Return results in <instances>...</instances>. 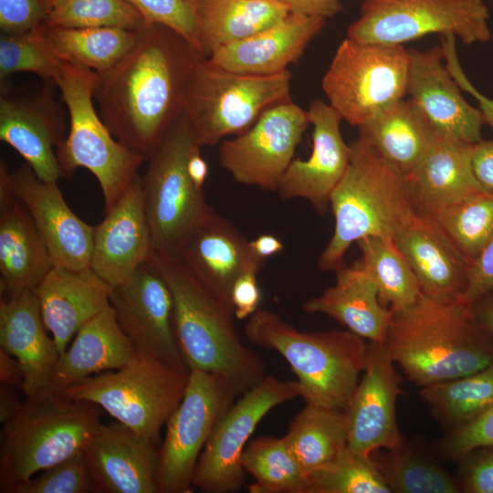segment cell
<instances>
[{"instance_id": "obj_1", "label": "cell", "mask_w": 493, "mask_h": 493, "mask_svg": "<svg viewBox=\"0 0 493 493\" xmlns=\"http://www.w3.org/2000/svg\"><path fill=\"white\" fill-rule=\"evenodd\" d=\"M203 58L173 29L142 27L121 59L95 72L93 99L114 138L147 161L184 112L187 84Z\"/></svg>"}, {"instance_id": "obj_2", "label": "cell", "mask_w": 493, "mask_h": 493, "mask_svg": "<svg viewBox=\"0 0 493 493\" xmlns=\"http://www.w3.org/2000/svg\"><path fill=\"white\" fill-rule=\"evenodd\" d=\"M150 261L170 288L174 334L187 369L222 374L242 394L257 385L267 366L241 340L233 308L177 257L154 250Z\"/></svg>"}, {"instance_id": "obj_3", "label": "cell", "mask_w": 493, "mask_h": 493, "mask_svg": "<svg viewBox=\"0 0 493 493\" xmlns=\"http://www.w3.org/2000/svg\"><path fill=\"white\" fill-rule=\"evenodd\" d=\"M383 345L407 379L421 388L493 363V343L471 320L467 304L423 292L411 307L393 311Z\"/></svg>"}, {"instance_id": "obj_4", "label": "cell", "mask_w": 493, "mask_h": 493, "mask_svg": "<svg viewBox=\"0 0 493 493\" xmlns=\"http://www.w3.org/2000/svg\"><path fill=\"white\" fill-rule=\"evenodd\" d=\"M348 167L330 197L333 234L318 259L321 271L341 266L350 246L367 236L394 235L416 213L406 177L358 138Z\"/></svg>"}, {"instance_id": "obj_5", "label": "cell", "mask_w": 493, "mask_h": 493, "mask_svg": "<svg viewBox=\"0 0 493 493\" xmlns=\"http://www.w3.org/2000/svg\"><path fill=\"white\" fill-rule=\"evenodd\" d=\"M255 346L289 364L306 404L346 411L366 362L368 342L350 330L301 331L279 314L257 309L244 326Z\"/></svg>"}, {"instance_id": "obj_6", "label": "cell", "mask_w": 493, "mask_h": 493, "mask_svg": "<svg viewBox=\"0 0 493 493\" xmlns=\"http://www.w3.org/2000/svg\"><path fill=\"white\" fill-rule=\"evenodd\" d=\"M100 415L96 404L69 400L52 389L26 396L3 425L0 492L12 493L37 473L82 452Z\"/></svg>"}, {"instance_id": "obj_7", "label": "cell", "mask_w": 493, "mask_h": 493, "mask_svg": "<svg viewBox=\"0 0 493 493\" xmlns=\"http://www.w3.org/2000/svg\"><path fill=\"white\" fill-rule=\"evenodd\" d=\"M95 72L63 62L56 85L69 114V131L56 151L63 178L86 168L97 179L109 211L146 161L118 142L93 104Z\"/></svg>"}, {"instance_id": "obj_8", "label": "cell", "mask_w": 493, "mask_h": 493, "mask_svg": "<svg viewBox=\"0 0 493 493\" xmlns=\"http://www.w3.org/2000/svg\"><path fill=\"white\" fill-rule=\"evenodd\" d=\"M200 147L183 112L147 160L142 187L157 252L175 257L190 233L214 211L189 173V160Z\"/></svg>"}, {"instance_id": "obj_9", "label": "cell", "mask_w": 493, "mask_h": 493, "mask_svg": "<svg viewBox=\"0 0 493 493\" xmlns=\"http://www.w3.org/2000/svg\"><path fill=\"white\" fill-rule=\"evenodd\" d=\"M291 73L249 75L203 58L187 84L184 112L199 145L213 146L247 131L268 109L291 100Z\"/></svg>"}, {"instance_id": "obj_10", "label": "cell", "mask_w": 493, "mask_h": 493, "mask_svg": "<svg viewBox=\"0 0 493 493\" xmlns=\"http://www.w3.org/2000/svg\"><path fill=\"white\" fill-rule=\"evenodd\" d=\"M189 371L136 355L123 367L84 378L61 394L96 404L118 422L157 444L184 394Z\"/></svg>"}, {"instance_id": "obj_11", "label": "cell", "mask_w": 493, "mask_h": 493, "mask_svg": "<svg viewBox=\"0 0 493 493\" xmlns=\"http://www.w3.org/2000/svg\"><path fill=\"white\" fill-rule=\"evenodd\" d=\"M409 53L403 46L345 38L321 82L329 104L360 126L407 94Z\"/></svg>"}, {"instance_id": "obj_12", "label": "cell", "mask_w": 493, "mask_h": 493, "mask_svg": "<svg viewBox=\"0 0 493 493\" xmlns=\"http://www.w3.org/2000/svg\"><path fill=\"white\" fill-rule=\"evenodd\" d=\"M489 13L483 0H364L347 37L403 46L422 37L453 35L465 45L491 38Z\"/></svg>"}, {"instance_id": "obj_13", "label": "cell", "mask_w": 493, "mask_h": 493, "mask_svg": "<svg viewBox=\"0 0 493 493\" xmlns=\"http://www.w3.org/2000/svg\"><path fill=\"white\" fill-rule=\"evenodd\" d=\"M242 394L224 375L189 371L184 394L166 422L159 449L160 493H188L194 470L220 418Z\"/></svg>"}, {"instance_id": "obj_14", "label": "cell", "mask_w": 493, "mask_h": 493, "mask_svg": "<svg viewBox=\"0 0 493 493\" xmlns=\"http://www.w3.org/2000/svg\"><path fill=\"white\" fill-rule=\"evenodd\" d=\"M301 397L298 381L267 375L242 394L220 418L198 459L193 488L205 493H233L245 485L240 458L260 420L274 407Z\"/></svg>"}, {"instance_id": "obj_15", "label": "cell", "mask_w": 493, "mask_h": 493, "mask_svg": "<svg viewBox=\"0 0 493 493\" xmlns=\"http://www.w3.org/2000/svg\"><path fill=\"white\" fill-rule=\"evenodd\" d=\"M0 83V140L24 158L39 179L58 182L63 177L56 151L67 135L56 84L16 85L9 79Z\"/></svg>"}, {"instance_id": "obj_16", "label": "cell", "mask_w": 493, "mask_h": 493, "mask_svg": "<svg viewBox=\"0 0 493 493\" xmlns=\"http://www.w3.org/2000/svg\"><path fill=\"white\" fill-rule=\"evenodd\" d=\"M309 123L308 110L292 100L271 107L247 131L221 142L220 164L238 184L278 192Z\"/></svg>"}, {"instance_id": "obj_17", "label": "cell", "mask_w": 493, "mask_h": 493, "mask_svg": "<svg viewBox=\"0 0 493 493\" xmlns=\"http://www.w3.org/2000/svg\"><path fill=\"white\" fill-rule=\"evenodd\" d=\"M110 304L137 355L189 371L174 334L170 288L150 260L128 281L112 288Z\"/></svg>"}, {"instance_id": "obj_18", "label": "cell", "mask_w": 493, "mask_h": 493, "mask_svg": "<svg viewBox=\"0 0 493 493\" xmlns=\"http://www.w3.org/2000/svg\"><path fill=\"white\" fill-rule=\"evenodd\" d=\"M393 363L383 343L368 341L364 374L346 410L348 447L355 454L370 457L404 440L395 414L397 398L404 392Z\"/></svg>"}, {"instance_id": "obj_19", "label": "cell", "mask_w": 493, "mask_h": 493, "mask_svg": "<svg viewBox=\"0 0 493 493\" xmlns=\"http://www.w3.org/2000/svg\"><path fill=\"white\" fill-rule=\"evenodd\" d=\"M83 456L93 493H160L157 444L121 422L100 423Z\"/></svg>"}, {"instance_id": "obj_20", "label": "cell", "mask_w": 493, "mask_h": 493, "mask_svg": "<svg viewBox=\"0 0 493 493\" xmlns=\"http://www.w3.org/2000/svg\"><path fill=\"white\" fill-rule=\"evenodd\" d=\"M17 196L28 209L54 266L72 270L90 267L94 226L68 205L58 182L39 179L26 163L10 172Z\"/></svg>"}, {"instance_id": "obj_21", "label": "cell", "mask_w": 493, "mask_h": 493, "mask_svg": "<svg viewBox=\"0 0 493 493\" xmlns=\"http://www.w3.org/2000/svg\"><path fill=\"white\" fill-rule=\"evenodd\" d=\"M154 244L146 216L142 176L94 226L90 268L112 288L128 281L148 262Z\"/></svg>"}, {"instance_id": "obj_22", "label": "cell", "mask_w": 493, "mask_h": 493, "mask_svg": "<svg viewBox=\"0 0 493 493\" xmlns=\"http://www.w3.org/2000/svg\"><path fill=\"white\" fill-rule=\"evenodd\" d=\"M307 110L313 126L311 154L307 160L291 162L278 194L285 201L305 199L323 215L330 205L331 192L348 167L351 150L341 132L343 119L334 108L314 99Z\"/></svg>"}, {"instance_id": "obj_23", "label": "cell", "mask_w": 493, "mask_h": 493, "mask_svg": "<svg viewBox=\"0 0 493 493\" xmlns=\"http://www.w3.org/2000/svg\"><path fill=\"white\" fill-rule=\"evenodd\" d=\"M175 257L232 308L235 282L245 274H257L266 261L229 220L215 211L190 233Z\"/></svg>"}, {"instance_id": "obj_24", "label": "cell", "mask_w": 493, "mask_h": 493, "mask_svg": "<svg viewBox=\"0 0 493 493\" xmlns=\"http://www.w3.org/2000/svg\"><path fill=\"white\" fill-rule=\"evenodd\" d=\"M407 94L434 128L466 143L482 140L480 110L468 103L449 72L441 47L408 49Z\"/></svg>"}, {"instance_id": "obj_25", "label": "cell", "mask_w": 493, "mask_h": 493, "mask_svg": "<svg viewBox=\"0 0 493 493\" xmlns=\"http://www.w3.org/2000/svg\"><path fill=\"white\" fill-rule=\"evenodd\" d=\"M0 160V291L35 290L54 267L50 253Z\"/></svg>"}, {"instance_id": "obj_26", "label": "cell", "mask_w": 493, "mask_h": 493, "mask_svg": "<svg viewBox=\"0 0 493 493\" xmlns=\"http://www.w3.org/2000/svg\"><path fill=\"white\" fill-rule=\"evenodd\" d=\"M392 239L424 294L438 299H461L467 288L470 263L428 215L417 208Z\"/></svg>"}, {"instance_id": "obj_27", "label": "cell", "mask_w": 493, "mask_h": 493, "mask_svg": "<svg viewBox=\"0 0 493 493\" xmlns=\"http://www.w3.org/2000/svg\"><path fill=\"white\" fill-rule=\"evenodd\" d=\"M47 332L35 290L1 295L0 347L18 361L26 397L51 389L59 352Z\"/></svg>"}, {"instance_id": "obj_28", "label": "cell", "mask_w": 493, "mask_h": 493, "mask_svg": "<svg viewBox=\"0 0 493 493\" xmlns=\"http://www.w3.org/2000/svg\"><path fill=\"white\" fill-rule=\"evenodd\" d=\"M112 288L90 267L51 268L35 292L45 327L59 354L85 323L111 306Z\"/></svg>"}, {"instance_id": "obj_29", "label": "cell", "mask_w": 493, "mask_h": 493, "mask_svg": "<svg viewBox=\"0 0 493 493\" xmlns=\"http://www.w3.org/2000/svg\"><path fill=\"white\" fill-rule=\"evenodd\" d=\"M325 19L290 12L275 25L216 50L207 59L230 71L273 75L297 63Z\"/></svg>"}, {"instance_id": "obj_30", "label": "cell", "mask_w": 493, "mask_h": 493, "mask_svg": "<svg viewBox=\"0 0 493 493\" xmlns=\"http://www.w3.org/2000/svg\"><path fill=\"white\" fill-rule=\"evenodd\" d=\"M336 272L335 284L320 296L302 303L309 314L327 315L350 331L369 341L384 342L393 319V311L382 304L378 288L360 260L345 265Z\"/></svg>"}, {"instance_id": "obj_31", "label": "cell", "mask_w": 493, "mask_h": 493, "mask_svg": "<svg viewBox=\"0 0 493 493\" xmlns=\"http://www.w3.org/2000/svg\"><path fill=\"white\" fill-rule=\"evenodd\" d=\"M136 355L110 306L85 323L59 354L51 389L61 393L84 378L123 367Z\"/></svg>"}, {"instance_id": "obj_32", "label": "cell", "mask_w": 493, "mask_h": 493, "mask_svg": "<svg viewBox=\"0 0 493 493\" xmlns=\"http://www.w3.org/2000/svg\"><path fill=\"white\" fill-rule=\"evenodd\" d=\"M471 146L436 131L424 158L406 178L418 210L484 193L471 169Z\"/></svg>"}, {"instance_id": "obj_33", "label": "cell", "mask_w": 493, "mask_h": 493, "mask_svg": "<svg viewBox=\"0 0 493 493\" xmlns=\"http://www.w3.org/2000/svg\"><path fill=\"white\" fill-rule=\"evenodd\" d=\"M358 131L359 139L406 178L416 169L437 131L410 98L384 109L358 126Z\"/></svg>"}, {"instance_id": "obj_34", "label": "cell", "mask_w": 493, "mask_h": 493, "mask_svg": "<svg viewBox=\"0 0 493 493\" xmlns=\"http://www.w3.org/2000/svg\"><path fill=\"white\" fill-rule=\"evenodd\" d=\"M290 13L279 0H196V47L205 58Z\"/></svg>"}, {"instance_id": "obj_35", "label": "cell", "mask_w": 493, "mask_h": 493, "mask_svg": "<svg viewBox=\"0 0 493 493\" xmlns=\"http://www.w3.org/2000/svg\"><path fill=\"white\" fill-rule=\"evenodd\" d=\"M284 438L309 477L334 462L348 446L346 411L306 404Z\"/></svg>"}, {"instance_id": "obj_36", "label": "cell", "mask_w": 493, "mask_h": 493, "mask_svg": "<svg viewBox=\"0 0 493 493\" xmlns=\"http://www.w3.org/2000/svg\"><path fill=\"white\" fill-rule=\"evenodd\" d=\"M47 39L57 57L100 73L110 69L134 45L139 30L121 27L69 28L48 26Z\"/></svg>"}, {"instance_id": "obj_37", "label": "cell", "mask_w": 493, "mask_h": 493, "mask_svg": "<svg viewBox=\"0 0 493 493\" xmlns=\"http://www.w3.org/2000/svg\"><path fill=\"white\" fill-rule=\"evenodd\" d=\"M392 492L457 493V481L428 453L405 439L392 449L370 456Z\"/></svg>"}, {"instance_id": "obj_38", "label": "cell", "mask_w": 493, "mask_h": 493, "mask_svg": "<svg viewBox=\"0 0 493 493\" xmlns=\"http://www.w3.org/2000/svg\"><path fill=\"white\" fill-rule=\"evenodd\" d=\"M420 395L447 432L460 428L493 406V363L467 376L422 387Z\"/></svg>"}, {"instance_id": "obj_39", "label": "cell", "mask_w": 493, "mask_h": 493, "mask_svg": "<svg viewBox=\"0 0 493 493\" xmlns=\"http://www.w3.org/2000/svg\"><path fill=\"white\" fill-rule=\"evenodd\" d=\"M356 243L362 252L360 262L374 281L382 304L392 311L414 305L422 290L415 274L392 237L367 236Z\"/></svg>"}, {"instance_id": "obj_40", "label": "cell", "mask_w": 493, "mask_h": 493, "mask_svg": "<svg viewBox=\"0 0 493 493\" xmlns=\"http://www.w3.org/2000/svg\"><path fill=\"white\" fill-rule=\"evenodd\" d=\"M241 466L254 478L250 493H307L308 477L283 437L262 435L245 447Z\"/></svg>"}, {"instance_id": "obj_41", "label": "cell", "mask_w": 493, "mask_h": 493, "mask_svg": "<svg viewBox=\"0 0 493 493\" xmlns=\"http://www.w3.org/2000/svg\"><path fill=\"white\" fill-rule=\"evenodd\" d=\"M421 212L435 222L470 265L493 238L491 194L479 193Z\"/></svg>"}, {"instance_id": "obj_42", "label": "cell", "mask_w": 493, "mask_h": 493, "mask_svg": "<svg viewBox=\"0 0 493 493\" xmlns=\"http://www.w3.org/2000/svg\"><path fill=\"white\" fill-rule=\"evenodd\" d=\"M46 27L44 24L20 34L1 33L0 81L15 73L31 72L37 75L42 82L56 84L62 61L47 39Z\"/></svg>"}, {"instance_id": "obj_43", "label": "cell", "mask_w": 493, "mask_h": 493, "mask_svg": "<svg viewBox=\"0 0 493 493\" xmlns=\"http://www.w3.org/2000/svg\"><path fill=\"white\" fill-rule=\"evenodd\" d=\"M46 24L69 28L121 27L139 30L146 23L126 0H62Z\"/></svg>"}, {"instance_id": "obj_44", "label": "cell", "mask_w": 493, "mask_h": 493, "mask_svg": "<svg viewBox=\"0 0 493 493\" xmlns=\"http://www.w3.org/2000/svg\"><path fill=\"white\" fill-rule=\"evenodd\" d=\"M307 493H392L371 457L348 446L328 467L309 476Z\"/></svg>"}, {"instance_id": "obj_45", "label": "cell", "mask_w": 493, "mask_h": 493, "mask_svg": "<svg viewBox=\"0 0 493 493\" xmlns=\"http://www.w3.org/2000/svg\"><path fill=\"white\" fill-rule=\"evenodd\" d=\"M93 493L83 451L35 475L12 493Z\"/></svg>"}, {"instance_id": "obj_46", "label": "cell", "mask_w": 493, "mask_h": 493, "mask_svg": "<svg viewBox=\"0 0 493 493\" xmlns=\"http://www.w3.org/2000/svg\"><path fill=\"white\" fill-rule=\"evenodd\" d=\"M126 1L138 10L146 25L168 26L196 47V0Z\"/></svg>"}, {"instance_id": "obj_47", "label": "cell", "mask_w": 493, "mask_h": 493, "mask_svg": "<svg viewBox=\"0 0 493 493\" xmlns=\"http://www.w3.org/2000/svg\"><path fill=\"white\" fill-rule=\"evenodd\" d=\"M493 446V406L471 423L447 434L438 442L446 457L459 459L473 449Z\"/></svg>"}, {"instance_id": "obj_48", "label": "cell", "mask_w": 493, "mask_h": 493, "mask_svg": "<svg viewBox=\"0 0 493 493\" xmlns=\"http://www.w3.org/2000/svg\"><path fill=\"white\" fill-rule=\"evenodd\" d=\"M458 460L460 492L493 493V446L473 449Z\"/></svg>"}, {"instance_id": "obj_49", "label": "cell", "mask_w": 493, "mask_h": 493, "mask_svg": "<svg viewBox=\"0 0 493 493\" xmlns=\"http://www.w3.org/2000/svg\"><path fill=\"white\" fill-rule=\"evenodd\" d=\"M44 0H0V28L3 34H20L35 29L47 19Z\"/></svg>"}, {"instance_id": "obj_50", "label": "cell", "mask_w": 493, "mask_h": 493, "mask_svg": "<svg viewBox=\"0 0 493 493\" xmlns=\"http://www.w3.org/2000/svg\"><path fill=\"white\" fill-rule=\"evenodd\" d=\"M441 39L444 60L449 72L460 89L477 100L484 122L493 131V99H489L478 91L465 74L456 48V37L446 35L442 36Z\"/></svg>"}, {"instance_id": "obj_51", "label": "cell", "mask_w": 493, "mask_h": 493, "mask_svg": "<svg viewBox=\"0 0 493 493\" xmlns=\"http://www.w3.org/2000/svg\"><path fill=\"white\" fill-rule=\"evenodd\" d=\"M493 290V238L471 263L467 288L461 298L466 304Z\"/></svg>"}, {"instance_id": "obj_52", "label": "cell", "mask_w": 493, "mask_h": 493, "mask_svg": "<svg viewBox=\"0 0 493 493\" xmlns=\"http://www.w3.org/2000/svg\"><path fill=\"white\" fill-rule=\"evenodd\" d=\"M260 299L261 292L257 274H245L235 282L231 292V301L236 319H248L253 315L258 309Z\"/></svg>"}, {"instance_id": "obj_53", "label": "cell", "mask_w": 493, "mask_h": 493, "mask_svg": "<svg viewBox=\"0 0 493 493\" xmlns=\"http://www.w3.org/2000/svg\"><path fill=\"white\" fill-rule=\"evenodd\" d=\"M470 164L483 192L493 195V139H482L472 144Z\"/></svg>"}, {"instance_id": "obj_54", "label": "cell", "mask_w": 493, "mask_h": 493, "mask_svg": "<svg viewBox=\"0 0 493 493\" xmlns=\"http://www.w3.org/2000/svg\"><path fill=\"white\" fill-rule=\"evenodd\" d=\"M292 13L326 19L342 9L341 0H279Z\"/></svg>"}, {"instance_id": "obj_55", "label": "cell", "mask_w": 493, "mask_h": 493, "mask_svg": "<svg viewBox=\"0 0 493 493\" xmlns=\"http://www.w3.org/2000/svg\"><path fill=\"white\" fill-rule=\"evenodd\" d=\"M471 320L493 343V290L467 304Z\"/></svg>"}, {"instance_id": "obj_56", "label": "cell", "mask_w": 493, "mask_h": 493, "mask_svg": "<svg viewBox=\"0 0 493 493\" xmlns=\"http://www.w3.org/2000/svg\"><path fill=\"white\" fill-rule=\"evenodd\" d=\"M24 375L18 361L0 348V382L2 384L22 386Z\"/></svg>"}, {"instance_id": "obj_57", "label": "cell", "mask_w": 493, "mask_h": 493, "mask_svg": "<svg viewBox=\"0 0 493 493\" xmlns=\"http://www.w3.org/2000/svg\"><path fill=\"white\" fill-rule=\"evenodd\" d=\"M23 401L15 386L1 384L0 387V422L5 425L18 412Z\"/></svg>"}, {"instance_id": "obj_58", "label": "cell", "mask_w": 493, "mask_h": 493, "mask_svg": "<svg viewBox=\"0 0 493 493\" xmlns=\"http://www.w3.org/2000/svg\"><path fill=\"white\" fill-rule=\"evenodd\" d=\"M250 246L257 256L266 260L281 252L284 245L279 238L270 234H264L250 241Z\"/></svg>"}, {"instance_id": "obj_59", "label": "cell", "mask_w": 493, "mask_h": 493, "mask_svg": "<svg viewBox=\"0 0 493 493\" xmlns=\"http://www.w3.org/2000/svg\"><path fill=\"white\" fill-rule=\"evenodd\" d=\"M189 173L194 184L199 187H204L205 178L208 173V166L202 158L200 150L193 153L188 164Z\"/></svg>"}, {"instance_id": "obj_60", "label": "cell", "mask_w": 493, "mask_h": 493, "mask_svg": "<svg viewBox=\"0 0 493 493\" xmlns=\"http://www.w3.org/2000/svg\"><path fill=\"white\" fill-rule=\"evenodd\" d=\"M62 0H44L47 9L49 12L56 7Z\"/></svg>"}, {"instance_id": "obj_61", "label": "cell", "mask_w": 493, "mask_h": 493, "mask_svg": "<svg viewBox=\"0 0 493 493\" xmlns=\"http://www.w3.org/2000/svg\"><path fill=\"white\" fill-rule=\"evenodd\" d=\"M493 1V0H492Z\"/></svg>"}]
</instances>
